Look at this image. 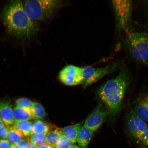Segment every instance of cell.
I'll list each match as a JSON object with an SVG mask.
<instances>
[{
	"instance_id": "6da1fadb",
	"label": "cell",
	"mask_w": 148,
	"mask_h": 148,
	"mask_svg": "<svg viewBox=\"0 0 148 148\" xmlns=\"http://www.w3.org/2000/svg\"><path fill=\"white\" fill-rule=\"evenodd\" d=\"M130 79L129 72L123 68L114 78L107 81L98 90V96L111 117H115L119 114Z\"/></svg>"
},
{
	"instance_id": "7a4b0ae2",
	"label": "cell",
	"mask_w": 148,
	"mask_h": 148,
	"mask_svg": "<svg viewBox=\"0 0 148 148\" xmlns=\"http://www.w3.org/2000/svg\"><path fill=\"white\" fill-rule=\"evenodd\" d=\"M1 16L8 32L16 38H28L37 32L36 23L28 16L21 1H12L5 5Z\"/></svg>"
},
{
	"instance_id": "3957f363",
	"label": "cell",
	"mask_w": 148,
	"mask_h": 148,
	"mask_svg": "<svg viewBox=\"0 0 148 148\" xmlns=\"http://www.w3.org/2000/svg\"><path fill=\"white\" fill-rule=\"evenodd\" d=\"M58 0H29L23 3L28 16L33 22L44 21L62 5Z\"/></svg>"
},
{
	"instance_id": "277c9868",
	"label": "cell",
	"mask_w": 148,
	"mask_h": 148,
	"mask_svg": "<svg viewBox=\"0 0 148 148\" xmlns=\"http://www.w3.org/2000/svg\"><path fill=\"white\" fill-rule=\"evenodd\" d=\"M130 54L134 60L148 62V33L144 32L129 33L126 38Z\"/></svg>"
},
{
	"instance_id": "5b68a950",
	"label": "cell",
	"mask_w": 148,
	"mask_h": 148,
	"mask_svg": "<svg viewBox=\"0 0 148 148\" xmlns=\"http://www.w3.org/2000/svg\"><path fill=\"white\" fill-rule=\"evenodd\" d=\"M116 25L120 30L127 31L131 21L132 3L131 1H113Z\"/></svg>"
},
{
	"instance_id": "8992f818",
	"label": "cell",
	"mask_w": 148,
	"mask_h": 148,
	"mask_svg": "<svg viewBox=\"0 0 148 148\" xmlns=\"http://www.w3.org/2000/svg\"><path fill=\"white\" fill-rule=\"evenodd\" d=\"M119 66L114 62L104 67L94 68L87 66L82 68L83 86L87 87L97 82L103 77L115 71Z\"/></svg>"
},
{
	"instance_id": "52a82bcc",
	"label": "cell",
	"mask_w": 148,
	"mask_h": 148,
	"mask_svg": "<svg viewBox=\"0 0 148 148\" xmlns=\"http://www.w3.org/2000/svg\"><path fill=\"white\" fill-rule=\"evenodd\" d=\"M109 114L106 107L99 101L85 121L83 127L95 132L106 121Z\"/></svg>"
},
{
	"instance_id": "ba28073f",
	"label": "cell",
	"mask_w": 148,
	"mask_h": 148,
	"mask_svg": "<svg viewBox=\"0 0 148 148\" xmlns=\"http://www.w3.org/2000/svg\"><path fill=\"white\" fill-rule=\"evenodd\" d=\"M59 77L61 82L67 86L82 84V68L73 65L66 66L61 70Z\"/></svg>"
},
{
	"instance_id": "9c48e42d",
	"label": "cell",
	"mask_w": 148,
	"mask_h": 148,
	"mask_svg": "<svg viewBox=\"0 0 148 148\" xmlns=\"http://www.w3.org/2000/svg\"><path fill=\"white\" fill-rule=\"evenodd\" d=\"M127 127L130 134L138 141L148 128L146 122L136 115L133 111L127 118Z\"/></svg>"
},
{
	"instance_id": "30bf717a",
	"label": "cell",
	"mask_w": 148,
	"mask_h": 148,
	"mask_svg": "<svg viewBox=\"0 0 148 148\" xmlns=\"http://www.w3.org/2000/svg\"><path fill=\"white\" fill-rule=\"evenodd\" d=\"M133 112L140 119L148 123V93L144 94L140 97Z\"/></svg>"
},
{
	"instance_id": "8fae6325",
	"label": "cell",
	"mask_w": 148,
	"mask_h": 148,
	"mask_svg": "<svg viewBox=\"0 0 148 148\" xmlns=\"http://www.w3.org/2000/svg\"><path fill=\"white\" fill-rule=\"evenodd\" d=\"M0 116L5 125L9 126L14 124L13 110L8 102H0Z\"/></svg>"
},
{
	"instance_id": "7c38bea8",
	"label": "cell",
	"mask_w": 148,
	"mask_h": 148,
	"mask_svg": "<svg viewBox=\"0 0 148 148\" xmlns=\"http://www.w3.org/2000/svg\"><path fill=\"white\" fill-rule=\"evenodd\" d=\"M82 123H79L61 129L62 136L73 143H76L77 141V134L79 129L82 126Z\"/></svg>"
},
{
	"instance_id": "4fadbf2b",
	"label": "cell",
	"mask_w": 148,
	"mask_h": 148,
	"mask_svg": "<svg viewBox=\"0 0 148 148\" xmlns=\"http://www.w3.org/2000/svg\"><path fill=\"white\" fill-rule=\"evenodd\" d=\"M94 132L82 126L79 129L77 134V143L81 147H86L89 144Z\"/></svg>"
},
{
	"instance_id": "5bb4252c",
	"label": "cell",
	"mask_w": 148,
	"mask_h": 148,
	"mask_svg": "<svg viewBox=\"0 0 148 148\" xmlns=\"http://www.w3.org/2000/svg\"><path fill=\"white\" fill-rule=\"evenodd\" d=\"M14 122L29 121L34 119L29 109L16 107L13 110Z\"/></svg>"
},
{
	"instance_id": "9a60e30c",
	"label": "cell",
	"mask_w": 148,
	"mask_h": 148,
	"mask_svg": "<svg viewBox=\"0 0 148 148\" xmlns=\"http://www.w3.org/2000/svg\"><path fill=\"white\" fill-rule=\"evenodd\" d=\"M62 136L61 129L58 127H51L49 132L46 136V142L53 147H56Z\"/></svg>"
},
{
	"instance_id": "2e32d148",
	"label": "cell",
	"mask_w": 148,
	"mask_h": 148,
	"mask_svg": "<svg viewBox=\"0 0 148 148\" xmlns=\"http://www.w3.org/2000/svg\"><path fill=\"white\" fill-rule=\"evenodd\" d=\"M51 128L50 126L46 122L40 119L36 120L32 123V134H36L46 135Z\"/></svg>"
},
{
	"instance_id": "e0dca14e",
	"label": "cell",
	"mask_w": 148,
	"mask_h": 148,
	"mask_svg": "<svg viewBox=\"0 0 148 148\" xmlns=\"http://www.w3.org/2000/svg\"><path fill=\"white\" fill-rule=\"evenodd\" d=\"M14 126L21 132L24 136L32 134V123L29 121L14 122Z\"/></svg>"
},
{
	"instance_id": "ac0fdd59",
	"label": "cell",
	"mask_w": 148,
	"mask_h": 148,
	"mask_svg": "<svg viewBox=\"0 0 148 148\" xmlns=\"http://www.w3.org/2000/svg\"><path fill=\"white\" fill-rule=\"evenodd\" d=\"M7 127L8 130L7 139L10 143L13 144L17 143L23 139V135L13 125L7 126Z\"/></svg>"
},
{
	"instance_id": "d6986e66",
	"label": "cell",
	"mask_w": 148,
	"mask_h": 148,
	"mask_svg": "<svg viewBox=\"0 0 148 148\" xmlns=\"http://www.w3.org/2000/svg\"><path fill=\"white\" fill-rule=\"evenodd\" d=\"M31 110L34 119H40L45 117L46 113L45 109L39 103L36 102H33Z\"/></svg>"
},
{
	"instance_id": "ffe728a7",
	"label": "cell",
	"mask_w": 148,
	"mask_h": 148,
	"mask_svg": "<svg viewBox=\"0 0 148 148\" xmlns=\"http://www.w3.org/2000/svg\"><path fill=\"white\" fill-rule=\"evenodd\" d=\"M45 135L33 134L31 135L29 141L35 147L46 143Z\"/></svg>"
},
{
	"instance_id": "44dd1931",
	"label": "cell",
	"mask_w": 148,
	"mask_h": 148,
	"mask_svg": "<svg viewBox=\"0 0 148 148\" xmlns=\"http://www.w3.org/2000/svg\"><path fill=\"white\" fill-rule=\"evenodd\" d=\"M32 101L27 98H19L16 101V107L31 110L33 104Z\"/></svg>"
},
{
	"instance_id": "7402d4cb",
	"label": "cell",
	"mask_w": 148,
	"mask_h": 148,
	"mask_svg": "<svg viewBox=\"0 0 148 148\" xmlns=\"http://www.w3.org/2000/svg\"><path fill=\"white\" fill-rule=\"evenodd\" d=\"M74 145L73 142L62 135L55 147L59 148H71Z\"/></svg>"
},
{
	"instance_id": "603a6c76",
	"label": "cell",
	"mask_w": 148,
	"mask_h": 148,
	"mask_svg": "<svg viewBox=\"0 0 148 148\" xmlns=\"http://www.w3.org/2000/svg\"><path fill=\"white\" fill-rule=\"evenodd\" d=\"M138 141L144 147L148 148V127Z\"/></svg>"
},
{
	"instance_id": "cb8c5ba5",
	"label": "cell",
	"mask_w": 148,
	"mask_h": 148,
	"mask_svg": "<svg viewBox=\"0 0 148 148\" xmlns=\"http://www.w3.org/2000/svg\"><path fill=\"white\" fill-rule=\"evenodd\" d=\"M8 130L7 126L4 125L0 128V138L2 139H7Z\"/></svg>"
},
{
	"instance_id": "d4e9b609",
	"label": "cell",
	"mask_w": 148,
	"mask_h": 148,
	"mask_svg": "<svg viewBox=\"0 0 148 148\" xmlns=\"http://www.w3.org/2000/svg\"><path fill=\"white\" fill-rule=\"evenodd\" d=\"M10 143L7 139H0V148H8Z\"/></svg>"
},
{
	"instance_id": "484cf974",
	"label": "cell",
	"mask_w": 148,
	"mask_h": 148,
	"mask_svg": "<svg viewBox=\"0 0 148 148\" xmlns=\"http://www.w3.org/2000/svg\"><path fill=\"white\" fill-rule=\"evenodd\" d=\"M27 143V142L25 140H23V139L17 143L18 145L23 148H26Z\"/></svg>"
},
{
	"instance_id": "4316f807",
	"label": "cell",
	"mask_w": 148,
	"mask_h": 148,
	"mask_svg": "<svg viewBox=\"0 0 148 148\" xmlns=\"http://www.w3.org/2000/svg\"><path fill=\"white\" fill-rule=\"evenodd\" d=\"M52 146H51L49 144L45 143L41 144L39 146H38L36 148H53Z\"/></svg>"
},
{
	"instance_id": "83f0119b",
	"label": "cell",
	"mask_w": 148,
	"mask_h": 148,
	"mask_svg": "<svg viewBox=\"0 0 148 148\" xmlns=\"http://www.w3.org/2000/svg\"><path fill=\"white\" fill-rule=\"evenodd\" d=\"M26 148H36V147H35L32 144L28 142L27 143Z\"/></svg>"
},
{
	"instance_id": "f1b7e54d",
	"label": "cell",
	"mask_w": 148,
	"mask_h": 148,
	"mask_svg": "<svg viewBox=\"0 0 148 148\" xmlns=\"http://www.w3.org/2000/svg\"><path fill=\"white\" fill-rule=\"evenodd\" d=\"M13 145L14 148H22L20 146L18 145L17 143L16 144H12Z\"/></svg>"
},
{
	"instance_id": "f546056e",
	"label": "cell",
	"mask_w": 148,
	"mask_h": 148,
	"mask_svg": "<svg viewBox=\"0 0 148 148\" xmlns=\"http://www.w3.org/2000/svg\"><path fill=\"white\" fill-rule=\"evenodd\" d=\"M71 148H86V147H81V146L79 145H74Z\"/></svg>"
},
{
	"instance_id": "4dcf8cb0",
	"label": "cell",
	"mask_w": 148,
	"mask_h": 148,
	"mask_svg": "<svg viewBox=\"0 0 148 148\" xmlns=\"http://www.w3.org/2000/svg\"><path fill=\"white\" fill-rule=\"evenodd\" d=\"M4 125H5L4 124V123H3L2 120L1 119V116H0V128Z\"/></svg>"
},
{
	"instance_id": "1f68e13d",
	"label": "cell",
	"mask_w": 148,
	"mask_h": 148,
	"mask_svg": "<svg viewBox=\"0 0 148 148\" xmlns=\"http://www.w3.org/2000/svg\"><path fill=\"white\" fill-rule=\"evenodd\" d=\"M8 148H14V146L12 145V144L10 146H9Z\"/></svg>"
},
{
	"instance_id": "d6a6232c",
	"label": "cell",
	"mask_w": 148,
	"mask_h": 148,
	"mask_svg": "<svg viewBox=\"0 0 148 148\" xmlns=\"http://www.w3.org/2000/svg\"><path fill=\"white\" fill-rule=\"evenodd\" d=\"M53 148H58V147H55Z\"/></svg>"
}]
</instances>
